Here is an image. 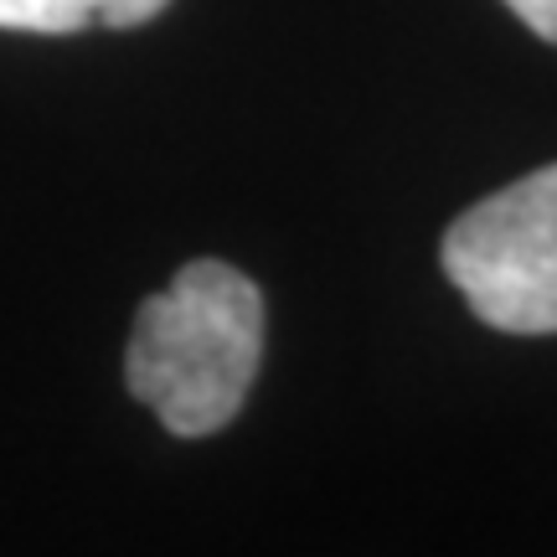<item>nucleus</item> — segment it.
<instances>
[{"mask_svg":"<svg viewBox=\"0 0 557 557\" xmlns=\"http://www.w3.org/2000/svg\"><path fill=\"white\" fill-rule=\"evenodd\" d=\"M259 361L263 295L253 278L222 259H197L139 305L124 377L171 434L201 438L238 418Z\"/></svg>","mask_w":557,"mask_h":557,"instance_id":"nucleus-1","label":"nucleus"},{"mask_svg":"<svg viewBox=\"0 0 557 557\" xmlns=\"http://www.w3.org/2000/svg\"><path fill=\"white\" fill-rule=\"evenodd\" d=\"M165 11V0H0V32H37V37H67V32H124Z\"/></svg>","mask_w":557,"mask_h":557,"instance_id":"nucleus-3","label":"nucleus"},{"mask_svg":"<svg viewBox=\"0 0 557 557\" xmlns=\"http://www.w3.org/2000/svg\"><path fill=\"white\" fill-rule=\"evenodd\" d=\"M444 274L491 331H557V160L459 212Z\"/></svg>","mask_w":557,"mask_h":557,"instance_id":"nucleus-2","label":"nucleus"},{"mask_svg":"<svg viewBox=\"0 0 557 557\" xmlns=\"http://www.w3.org/2000/svg\"><path fill=\"white\" fill-rule=\"evenodd\" d=\"M542 41H557V0H506Z\"/></svg>","mask_w":557,"mask_h":557,"instance_id":"nucleus-4","label":"nucleus"}]
</instances>
